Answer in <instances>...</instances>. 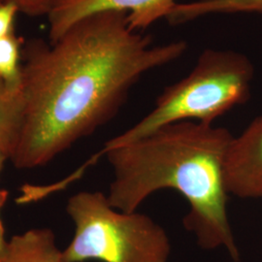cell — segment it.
<instances>
[{
  "label": "cell",
  "instance_id": "obj_5",
  "mask_svg": "<svg viewBox=\"0 0 262 262\" xmlns=\"http://www.w3.org/2000/svg\"><path fill=\"white\" fill-rule=\"evenodd\" d=\"M175 0H56L48 15L49 39L54 44L77 21L106 11L125 12L129 28L143 31L161 18H167Z\"/></svg>",
  "mask_w": 262,
  "mask_h": 262
},
{
  "label": "cell",
  "instance_id": "obj_10",
  "mask_svg": "<svg viewBox=\"0 0 262 262\" xmlns=\"http://www.w3.org/2000/svg\"><path fill=\"white\" fill-rule=\"evenodd\" d=\"M24 38L12 33L0 39V79L10 92L21 93Z\"/></svg>",
  "mask_w": 262,
  "mask_h": 262
},
{
  "label": "cell",
  "instance_id": "obj_3",
  "mask_svg": "<svg viewBox=\"0 0 262 262\" xmlns=\"http://www.w3.org/2000/svg\"><path fill=\"white\" fill-rule=\"evenodd\" d=\"M253 73V63L243 54L207 49L187 77L159 94L148 115L104 146L137 140L175 122L213 124L235 106L249 100Z\"/></svg>",
  "mask_w": 262,
  "mask_h": 262
},
{
  "label": "cell",
  "instance_id": "obj_1",
  "mask_svg": "<svg viewBox=\"0 0 262 262\" xmlns=\"http://www.w3.org/2000/svg\"><path fill=\"white\" fill-rule=\"evenodd\" d=\"M125 12L106 11L77 21L56 43H25L21 94L25 122L11 158L18 169L47 165L113 119L133 85L178 59L185 41L155 45L129 28Z\"/></svg>",
  "mask_w": 262,
  "mask_h": 262
},
{
  "label": "cell",
  "instance_id": "obj_14",
  "mask_svg": "<svg viewBox=\"0 0 262 262\" xmlns=\"http://www.w3.org/2000/svg\"><path fill=\"white\" fill-rule=\"evenodd\" d=\"M7 159H10L9 156L5 151L0 150V172L2 171V168L4 166V163L6 162Z\"/></svg>",
  "mask_w": 262,
  "mask_h": 262
},
{
  "label": "cell",
  "instance_id": "obj_6",
  "mask_svg": "<svg viewBox=\"0 0 262 262\" xmlns=\"http://www.w3.org/2000/svg\"><path fill=\"white\" fill-rule=\"evenodd\" d=\"M225 187L240 198H262V116L231 141L225 163Z\"/></svg>",
  "mask_w": 262,
  "mask_h": 262
},
{
  "label": "cell",
  "instance_id": "obj_2",
  "mask_svg": "<svg viewBox=\"0 0 262 262\" xmlns=\"http://www.w3.org/2000/svg\"><path fill=\"white\" fill-rule=\"evenodd\" d=\"M233 137L225 127L187 121L164 125L137 140L104 146L96 157L105 156L112 166L110 205L132 213L156 191L174 189L190 206L184 225L199 247L224 248L239 261L225 182V158Z\"/></svg>",
  "mask_w": 262,
  "mask_h": 262
},
{
  "label": "cell",
  "instance_id": "obj_7",
  "mask_svg": "<svg viewBox=\"0 0 262 262\" xmlns=\"http://www.w3.org/2000/svg\"><path fill=\"white\" fill-rule=\"evenodd\" d=\"M0 262H63V257L51 229L33 228L10 239Z\"/></svg>",
  "mask_w": 262,
  "mask_h": 262
},
{
  "label": "cell",
  "instance_id": "obj_8",
  "mask_svg": "<svg viewBox=\"0 0 262 262\" xmlns=\"http://www.w3.org/2000/svg\"><path fill=\"white\" fill-rule=\"evenodd\" d=\"M254 13L262 14V0H195L176 3L166 18L170 25L178 26L210 15Z\"/></svg>",
  "mask_w": 262,
  "mask_h": 262
},
{
  "label": "cell",
  "instance_id": "obj_11",
  "mask_svg": "<svg viewBox=\"0 0 262 262\" xmlns=\"http://www.w3.org/2000/svg\"><path fill=\"white\" fill-rule=\"evenodd\" d=\"M0 2H12L19 12L30 17H40L49 15L56 0H0Z\"/></svg>",
  "mask_w": 262,
  "mask_h": 262
},
{
  "label": "cell",
  "instance_id": "obj_12",
  "mask_svg": "<svg viewBox=\"0 0 262 262\" xmlns=\"http://www.w3.org/2000/svg\"><path fill=\"white\" fill-rule=\"evenodd\" d=\"M19 12L12 2H0V39L15 32L16 17Z\"/></svg>",
  "mask_w": 262,
  "mask_h": 262
},
{
  "label": "cell",
  "instance_id": "obj_4",
  "mask_svg": "<svg viewBox=\"0 0 262 262\" xmlns=\"http://www.w3.org/2000/svg\"><path fill=\"white\" fill-rule=\"evenodd\" d=\"M66 212L75 226L62 251L63 262H167L171 244L165 229L150 216L113 208L100 191L70 197Z\"/></svg>",
  "mask_w": 262,
  "mask_h": 262
},
{
  "label": "cell",
  "instance_id": "obj_9",
  "mask_svg": "<svg viewBox=\"0 0 262 262\" xmlns=\"http://www.w3.org/2000/svg\"><path fill=\"white\" fill-rule=\"evenodd\" d=\"M25 122L23 94H14L0 79V150L10 159L17 150Z\"/></svg>",
  "mask_w": 262,
  "mask_h": 262
},
{
  "label": "cell",
  "instance_id": "obj_13",
  "mask_svg": "<svg viewBox=\"0 0 262 262\" xmlns=\"http://www.w3.org/2000/svg\"><path fill=\"white\" fill-rule=\"evenodd\" d=\"M9 197V191L6 189H1L0 190V214L1 211L3 209V207L5 206L7 200ZM8 241H6L5 239V232H4V227H3V224L1 221V216H0V255L2 253L5 251V248L7 246Z\"/></svg>",
  "mask_w": 262,
  "mask_h": 262
}]
</instances>
